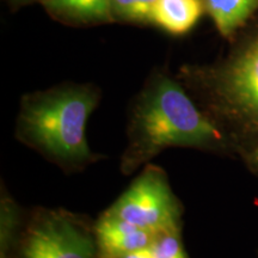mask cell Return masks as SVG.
Returning <instances> with one entry per match:
<instances>
[{"instance_id":"6da1fadb","label":"cell","mask_w":258,"mask_h":258,"mask_svg":"<svg viewBox=\"0 0 258 258\" xmlns=\"http://www.w3.org/2000/svg\"><path fill=\"white\" fill-rule=\"evenodd\" d=\"M127 139L121 158L123 175L133 173L169 147L237 152L220 125L167 77L157 78L139 98L129 117Z\"/></svg>"},{"instance_id":"7a4b0ae2","label":"cell","mask_w":258,"mask_h":258,"mask_svg":"<svg viewBox=\"0 0 258 258\" xmlns=\"http://www.w3.org/2000/svg\"><path fill=\"white\" fill-rule=\"evenodd\" d=\"M98 96L85 86L51 90L24 99L16 138L66 172L80 171L99 159L90 150L86 122Z\"/></svg>"},{"instance_id":"3957f363","label":"cell","mask_w":258,"mask_h":258,"mask_svg":"<svg viewBox=\"0 0 258 258\" xmlns=\"http://www.w3.org/2000/svg\"><path fill=\"white\" fill-rule=\"evenodd\" d=\"M208 115L243 154L258 144V31L208 77Z\"/></svg>"},{"instance_id":"277c9868","label":"cell","mask_w":258,"mask_h":258,"mask_svg":"<svg viewBox=\"0 0 258 258\" xmlns=\"http://www.w3.org/2000/svg\"><path fill=\"white\" fill-rule=\"evenodd\" d=\"M106 213L156 235L179 230L182 209L166 173L147 165Z\"/></svg>"},{"instance_id":"5b68a950","label":"cell","mask_w":258,"mask_h":258,"mask_svg":"<svg viewBox=\"0 0 258 258\" xmlns=\"http://www.w3.org/2000/svg\"><path fill=\"white\" fill-rule=\"evenodd\" d=\"M96 244L72 214L44 211L32 221L21 258H96Z\"/></svg>"},{"instance_id":"8992f818","label":"cell","mask_w":258,"mask_h":258,"mask_svg":"<svg viewBox=\"0 0 258 258\" xmlns=\"http://www.w3.org/2000/svg\"><path fill=\"white\" fill-rule=\"evenodd\" d=\"M96 243L102 258H116L122 254L150 247L154 234L131 222L104 212L95 226Z\"/></svg>"},{"instance_id":"52a82bcc","label":"cell","mask_w":258,"mask_h":258,"mask_svg":"<svg viewBox=\"0 0 258 258\" xmlns=\"http://www.w3.org/2000/svg\"><path fill=\"white\" fill-rule=\"evenodd\" d=\"M203 14L201 0H158L153 22L171 34H185Z\"/></svg>"},{"instance_id":"ba28073f","label":"cell","mask_w":258,"mask_h":258,"mask_svg":"<svg viewBox=\"0 0 258 258\" xmlns=\"http://www.w3.org/2000/svg\"><path fill=\"white\" fill-rule=\"evenodd\" d=\"M209 15L224 36H228L253 14L258 0H206Z\"/></svg>"},{"instance_id":"9c48e42d","label":"cell","mask_w":258,"mask_h":258,"mask_svg":"<svg viewBox=\"0 0 258 258\" xmlns=\"http://www.w3.org/2000/svg\"><path fill=\"white\" fill-rule=\"evenodd\" d=\"M18 206L8 194H2L0 205V250L2 258H8L12 244L16 239L19 226Z\"/></svg>"},{"instance_id":"30bf717a","label":"cell","mask_w":258,"mask_h":258,"mask_svg":"<svg viewBox=\"0 0 258 258\" xmlns=\"http://www.w3.org/2000/svg\"><path fill=\"white\" fill-rule=\"evenodd\" d=\"M150 249L153 258H188L180 239L179 230L156 234Z\"/></svg>"},{"instance_id":"8fae6325","label":"cell","mask_w":258,"mask_h":258,"mask_svg":"<svg viewBox=\"0 0 258 258\" xmlns=\"http://www.w3.org/2000/svg\"><path fill=\"white\" fill-rule=\"evenodd\" d=\"M112 10V0H83L74 17L82 19H108Z\"/></svg>"},{"instance_id":"7c38bea8","label":"cell","mask_w":258,"mask_h":258,"mask_svg":"<svg viewBox=\"0 0 258 258\" xmlns=\"http://www.w3.org/2000/svg\"><path fill=\"white\" fill-rule=\"evenodd\" d=\"M112 10L129 21H139L137 0H112Z\"/></svg>"},{"instance_id":"4fadbf2b","label":"cell","mask_w":258,"mask_h":258,"mask_svg":"<svg viewBox=\"0 0 258 258\" xmlns=\"http://www.w3.org/2000/svg\"><path fill=\"white\" fill-rule=\"evenodd\" d=\"M83 0H47L48 8L54 11L63 12L71 16L76 15Z\"/></svg>"},{"instance_id":"5bb4252c","label":"cell","mask_w":258,"mask_h":258,"mask_svg":"<svg viewBox=\"0 0 258 258\" xmlns=\"http://www.w3.org/2000/svg\"><path fill=\"white\" fill-rule=\"evenodd\" d=\"M139 21L153 22L158 0H137Z\"/></svg>"},{"instance_id":"9a60e30c","label":"cell","mask_w":258,"mask_h":258,"mask_svg":"<svg viewBox=\"0 0 258 258\" xmlns=\"http://www.w3.org/2000/svg\"><path fill=\"white\" fill-rule=\"evenodd\" d=\"M241 156L244 157L246 165L250 167L251 171L258 175V144L245 151Z\"/></svg>"},{"instance_id":"2e32d148","label":"cell","mask_w":258,"mask_h":258,"mask_svg":"<svg viewBox=\"0 0 258 258\" xmlns=\"http://www.w3.org/2000/svg\"><path fill=\"white\" fill-rule=\"evenodd\" d=\"M116 258H153V256L150 247H146V249L132 251V252L124 253L122 254V256H118Z\"/></svg>"}]
</instances>
